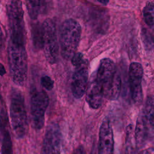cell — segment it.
<instances>
[{"label":"cell","instance_id":"6da1fadb","mask_svg":"<svg viewBox=\"0 0 154 154\" xmlns=\"http://www.w3.org/2000/svg\"><path fill=\"white\" fill-rule=\"evenodd\" d=\"M96 77L102 86L103 96L110 100L118 99L121 90V78L114 61L108 58L100 60Z\"/></svg>","mask_w":154,"mask_h":154},{"label":"cell","instance_id":"7a4b0ae2","mask_svg":"<svg viewBox=\"0 0 154 154\" xmlns=\"http://www.w3.org/2000/svg\"><path fill=\"white\" fill-rule=\"evenodd\" d=\"M8 61L13 82L19 86H23L28 78V57L25 45L9 40Z\"/></svg>","mask_w":154,"mask_h":154},{"label":"cell","instance_id":"3957f363","mask_svg":"<svg viewBox=\"0 0 154 154\" xmlns=\"http://www.w3.org/2000/svg\"><path fill=\"white\" fill-rule=\"evenodd\" d=\"M10 119L13 133L17 139L23 138L28 133V122L22 93L13 88L10 96Z\"/></svg>","mask_w":154,"mask_h":154},{"label":"cell","instance_id":"277c9868","mask_svg":"<svg viewBox=\"0 0 154 154\" xmlns=\"http://www.w3.org/2000/svg\"><path fill=\"white\" fill-rule=\"evenodd\" d=\"M81 36V26L76 20H65L60 29L61 55L66 60L72 59L78 48Z\"/></svg>","mask_w":154,"mask_h":154},{"label":"cell","instance_id":"5b68a950","mask_svg":"<svg viewBox=\"0 0 154 154\" xmlns=\"http://www.w3.org/2000/svg\"><path fill=\"white\" fill-rule=\"evenodd\" d=\"M6 10L10 31V40L25 45L26 32L22 1L9 0L6 5Z\"/></svg>","mask_w":154,"mask_h":154},{"label":"cell","instance_id":"8992f818","mask_svg":"<svg viewBox=\"0 0 154 154\" xmlns=\"http://www.w3.org/2000/svg\"><path fill=\"white\" fill-rule=\"evenodd\" d=\"M49 103V96L44 90L34 88L31 91L30 114L32 126L35 130L43 128L45 121V112Z\"/></svg>","mask_w":154,"mask_h":154},{"label":"cell","instance_id":"52a82bcc","mask_svg":"<svg viewBox=\"0 0 154 154\" xmlns=\"http://www.w3.org/2000/svg\"><path fill=\"white\" fill-rule=\"evenodd\" d=\"M43 48L48 62L55 64L58 60L59 46L57 36L56 26L51 19H46L42 25Z\"/></svg>","mask_w":154,"mask_h":154},{"label":"cell","instance_id":"ba28073f","mask_svg":"<svg viewBox=\"0 0 154 154\" xmlns=\"http://www.w3.org/2000/svg\"><path fill=\"white\" fill-rule=\"evenodd\" d=\"M62 135L58 123L52 122L46 128L41 154H60Z\"/></svg>","mask_w":154,"mask_h":154},{"label":"cell","instance_id":"9c48e42d","mask_svg":"<svg viewBox=\"0 0 154 154\" xmlns=\"http://www.w3.org/2000/svg\"><path fill=\"white\" fill-rule=\"evenodd\" d=\"M143 75V70L140 63H132L129 68V81L131 97L137 104L143 101V91L141 81Z\"/></svg>","mask_w":154,"mask_h":154},{"label":"cell","instance_id":"30bf717a","mask_svg":"<svg viewBox=\"0 0 154 154\" xmlns=\"http://www.w3.org/2000/svg\"><path fill=\"white\" fill-rule=\"evenodd\" d=\"M114 134L109 120L105 117L102 122L99 132L97 154H114Z\"/></svg>","mask_w":154,"mask_h":154},{"label":"cell","instance_id":"8fae6325","mask_svg":"<svg viewBox=\"0 0 154 154\" xmlns=\"http://www.w3.org/2000/svg\"><path fill=\"white\" fill-rule=\"evenodd\" d=\"M88 70L87 62L76 68L71 81V90L76 99L81 98L85 94L88 86Z\"/></svg>","mask_w":154,"mask_h":154},{"label":"cell","instance_id":"7c38bea8","mask_svg":"<svg viewBox=\"0 0 154 154\" xmlns=\"http://www.w3.org/2000/svg\"><path fill=\"white\" fill-rule=\"evenodd\" d=\"M1 154H13L12 141L7 111L2 99L1 106Z\"/></svg>","mask_w":154,"mask_h":154},{"label":"cell","instance_id":"4fadbf2b","mask_svg":"<svg viewBox=\"0 0 154 154\" xmlns=\"http://www.w3.org/2000/svg\"><path fill=\"white\" fill-rule=\"evenodd\" d=\"M103 93L101 85L96 77V73L91 76L90 82L86 90V102L88 106L94 109L100 107L103 97Z\"/></svg>","mask_w":154,"mask_h":154},{"label":"cell","instance_id":"5bb4252c","mask_svg":"<svg viewBox=\"0 0 154 154\" xmlns=\"http://www.w3.org/2000/svg\"><path fill=\"white\" fill-rule=\"evenodd\" d=\"M147 122L144 112L140 113L137 120L135 129V139L138 147H143L146 142L148 135Z\"/></svg>","mask_w":154,"mask_h":154},{"label":"cell","instance_id":"9a60e30c","mask_svg":"<svg viewBox=\"0 0 154 154\" xmlns=\"http://www.w3.org/2000/svg\"><path fill=\"white\" fill-rule=\"evenodd\" d=\"M25 2L28 14L32 20L36 19L47 8L46 0H25Z\"/></svg>","mask_w":154,"mask_h":154},{"label":"cell","instance_id":"2e32d148","mask_svg":"<svg viewBox=\"0 0 154 154\" xmlns=\"http://www.w3.org/2000/svg\"><path fill=\"white\" fill-rule=\"evenodd\" d=\"M144 113L147 122L154 126V96H149L147 98Z\"/></svg>","mask_w":154,"mask_h":154},{"label":"cell","instance_id":"e0dca14e","mask_svg":"<svg viewBox=\"0 0 154 154\" xmlns=\"http://www.w3.org/2000/svg\"><path fill=\"white\" fill-rule=\"evenodd\" d=\"M143 17L147 25L154 26V3L149 2L144 7Z\"/></svg>","mask_w":154,"mask_h":154},{"label":"cell","instance_id":"ac0fdd59","mask_svg":"<svg viewBox=\"0 0 154 154\" xmlns=\"http://www.w3.org/2000/svg\"><path fill=\"white\" fill-rule=\"evenodd\" d=\"M32 37L33 40V44L37 48H41L43 46V31L42 26H40L37 24L33 26L32 31Z\"/></svg>","mask_w":154,"mask_h":154},{"label":"cell","instance_id":"d6986e66","mask_svg":"<svg viewBox=\"0 0 154 154\" xmlns=\"http://www.w3.org/2000/svg\"><path fill=\"white\" fill-rule=\"evenodd\" d=\"M142 33V38L144 46L147 49H150L152 47L154 46V40L152 35H151V34L148 32L147 30L143 31Z\"/></svg>","mask_w":154,"mask_h":154},{"label":"cell","instance_id":"ffe728a7","mask_svg":"<svg viewBox=\"0 0 154 154\" xmlns=\"http://www.w3.org/2000/svg\"><path fill=\"white\" fill-rule=\"evenodd\" d=\"M72 64L76 67H79L87 61L84 58V55L81 52H76L71 59Z\"/></svg>","mask_w":154,"mask_h":154},{"label":"cell","instance_id":"44dd1931","mask_svg":"<svg viewBox=\"0 0 154 154\" xmlns=\"http://www.w3.org/2000/svg\"><path fill=\"white\" fill-rule=\"evenodd\" d=\"M40 83L42 87L47 90H51L54 88V82L49 76L45 75L42 76L40 79Z\"/></svg>","mask_w":154,"mask_h":154},{"label":"cell","instance_id":"7402d4cb","mask_svg":"<svg viewBox=\"0 0 154 154\" xmlns=\"http://www.w3.org/2000/svg\"><path fill=\"white\" fill-rule=\"evenodd\" d=\"M72 154H85V149L83 146L79 145L75 149H74Z\"/></svg>","mask_w":154,"mask_h":154},{"label":"cell","instance_id":"603a6c76","mask_svg":"<svg viewBox=\"0 0 154 154\" xmlns=\"http://www.w3.org/2000/svg\"><path fill=\"white\" fill-rule=\"evenodd\" d=\"M139 154H154V148L149 147L148 149L142 150Z\"/></svg>","mask_w":154,"mask_h":154},{"label":"cell","instance_id":"cb8c5ba5","mask_svg":"<svg viewBox=\"0 0 154 154\" xmlns=\"http://www.w3.org/2000/svg\"><path fill=\"white\" fill-rule=\"evenodd\" d=\"M5 73V70L4 69L3 65L1 64V76H3Z\"/></svg>","mask_w":154,"mask_h":154},{"label":"cell","instance_id":"d4e9b609","mask_svg":"<svg viewBox=\"0 0 154 154\" xmlns=\"http://www.w3.org/2000/svg\"><path fill=\"white\" fill-rule=\"evenodd\" d=\"M97 1H98L99 2H100L101 4L105 5H107V4H108V0H97Z\"/></svg>","mask_w":154,"mask_h":154}]
</instances>
